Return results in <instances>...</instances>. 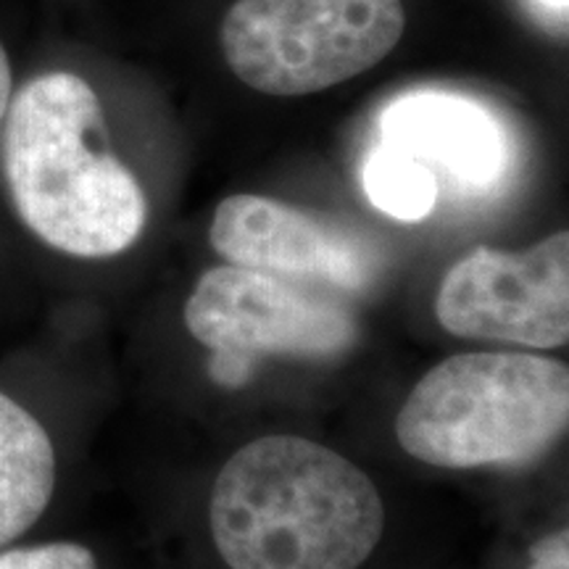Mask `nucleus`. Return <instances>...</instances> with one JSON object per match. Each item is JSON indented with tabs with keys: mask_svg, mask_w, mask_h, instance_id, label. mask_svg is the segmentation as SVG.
Wrapping results in <instances>:
<instances>
[{
	"mask_svg": "<svg viewBox=\"0 0 569 569\" xmlns=\"http://www.w3.org/2000/svg\"><path fill=\"white\" fill-rule=\"evenodd\" d=\"M209 522L230 569H359L386 532V503L332 448L267 436L219 469Z\"/></svg>",
	"mask_w": 569,
	"mask_h": 569,
	"instance_id": "nucleus-1",
	"label": "nucleus"
},
{
	"mask_svg": "<svg viewBox=\"0 0 569 569\" xmlns=\"http://www.w3.org/2000/svg\"><path fill=\"white\" fill-rule=\"evenodd\" d=\"M3 174L21 222L61 253L109 259L146 227L140 182L109 151L96 90L71 71L34 77L13 96Z\"/></svg>",
	"mask_w": 569,
	"mask_h": 569,
	"instance_id": "nucleus-2",
	"label": "nucleus"
},
{
	"mask_svg": "<svg viewBox=\"0 0 569 569\" xmlns=\"http://www.w3.org/2000/svg\"><path fill=\"white\" fill-rule=\"evenodd\" d=\"M569 425V369L515 351L459 353L432 367L396 417L409 457L443 469L543 457Z\"/></svg>",
	"mask_w": 569,
	"mask_h": 569,
	"instance_id": "nucleus-3",
	"label": "nucleus"
},
{
	"mask_svg": "<svg viewBox=\"0 0 569 569\" xmlns=\"http://www.w3.org/2000/svg\"><path fill=\"white\" fill-rule=\"evenodd\" d=\"M407 30L401 0H238L222 53L248 88L293 98L365 74Z\"/></svg>",
	"mask_w": 569,
	"mask_h": 569,
	"instance_id": "nucleus-4",
	"label": "nucleus"
},
{
	"mask_svg": "<svg viewBox=\"0 0 569 569\" xmlns=\"http://www.w3.org/2000/svg\"><path fill=\"white\" fill-rule=\"evenodd\" d=\"M184 327L217 356L256 365V356L330 359L356 340L346 306L259 269H209L184 303Z\"/></svg>",
	"mask_w": 569,
	"mask_h": 569,
	"instance_id": "nucleus-5",
	"label": "nucleus"
},
{
	"mask_svg": "<svg viewBox=\"0 0 569 569\" xmlns=\"http://www.w3.org/2000/svg\"><path fill=\"white\" fill-rule=\"evenodd\" d=\"M436 317L451 336L528 348L569 338V234L553 232L528 251L475 248L448 269Z\"/></svg>",
	"mask_w": 569,
	"mask_h": 569,
	"instance_id": "nucleus-6",
	"label": "nucleus"
},
{
	"mask_svg": "<svg viewBox=\"0 0 569 569\" xmlns=\"http://www.w3.org/2000/svg\"><path fill=\"white\" fill-rule=\"evenodd\" d=\"M209 240L230 264L340 290H367L380 269V256L361 234L264 196L224 198Z\"/></svg>",
	"mask_w": 569,
	"mask_h": 569,
	"instance_id": "nucleus-7",
	"label": "nucleus"
},
{
	"mask_svg": "<svg viewBox=\"0 0 569 569\" xmlns=\"http://www.w3.org/2000/svg\"><path fill=\"white\" fill-rule=\"evenodd\" d=\"M382 146L415 156L465 188H490L507 167V138L486 106L457 92L419 90L382 111Z\"/></svg>",
	"mask_w": 569,
	"mask_h": 569,
	"instance_id": "nucleus-8",
	"label": "nucleus"
},
{
	"mask_svg": "<svg viewBox=\"0 0 569 569\" xmlns=\"http://www.w3.org/2000/svg\"><path fill=\"white\" fill-rule=\"evenodd\" d=\"M56 488V451L46 427L0 393V549L42 517Z\"/></svg>",
	"mask_w": 569,
	"mask_h": 569,
	"instance_id": "nucleus-9",
	"label": "nucleus"
},
{
	"mask_svg": "<svg viewBox=\"0 0 569 569\" xmlns=\"http://www.w3.org/2000/svg\"><path fill=\"white\" fill-rule=\"evenodd\" d=\"M365 190L377 211L398 222H422L438 201L436 172L390 146H380L367 159Z\"/></svg>",
	"mask_w": 569,
	"mask_h": 569,
	"instance_id": "nucleus-10",
	"label": "nucleus"
},
{
	"mask_svg": "<svg viewBox=\"0 0 569 569\" xmlns=\"http://www.w3.org/2000/svg\"><path fill=\"white\" fill-rule=\"evenodd\" d=\"M0 569H98V565L84 546L46 543L0 553Z\"/></svg>",
	"mask_w": 569,
	"mask_h": 569,
	"instance_id": "nucleus-11",
	"label": "nucleus"
},
{
	"mask_svg": "<svg viewBox=\"0 0 569 569\" xmlns=\"http://www.w3.org/2000/svg\"><path fill=\"white\" fill-rule=\"evenodd\" d=\"M530 569H569V536L557 530L540 538L530 551Z\"/></svg>",
	"mask_w": 569,
	"mask_h": 569,
	"instance_id": "nucleus-12",
	"label": "nucleus"
},
{
	"mask_svg": "<svg viewBox=\"0 0 569 569\" xmlns=\"http://www.w3.org/2000/svg\"><path fill=\"white\" fill-rule=\"evenodd\" d=\"M11 103V63L9 53H6L3 42H0V130H3L6 111H9Z\"/></svg>",
	"mask_w": 569,
	"mask_h": 569,
	"instance_id": "nucleus-13",
	"label": "nucleus"
},
{
	"mask_svg": "<svg viewBox=\"0 0 569 569\" xmlns=\"http://www.w3.org/2000/svg\"><path fill=\"white\" fill-rule=\"evenodd\" d=\"M543 3L549 6L551 11H557V13H559V11H561V13L567 11V0H543Z\"/></svg>",
	"mask_w": 569,
	"mask_h": 569,
	"instance_id": "nucleus-14",
	"label": "nucleus"
}]
</instances>
